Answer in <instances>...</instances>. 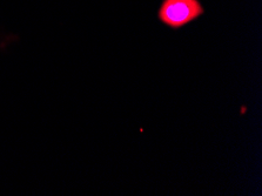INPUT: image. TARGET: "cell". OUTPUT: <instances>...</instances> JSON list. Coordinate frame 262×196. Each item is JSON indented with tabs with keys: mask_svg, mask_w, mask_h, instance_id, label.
<instances>
[{
	"mask_svg": "<svg viewBox=\"0 0 262 196\" xmlns=\"http://www.w3.org/2000/svg\"><path fill=\"white\" fill-rule=\"evenodd\" d=\"M204 13L200 0H162L158 19L162 25L177 31L195 21Z\"/></svg>",
	"mask_w": 262,
	"mask_h": 196,
	"instance_id": "obj_1",
	"label": "cell"
}]
</instances>
